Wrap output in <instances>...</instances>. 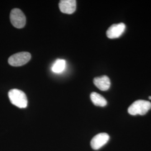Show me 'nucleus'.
<instances>
[{"label": "nucleus", "mask_w": 151, "mask_h": 151, "mask_svg": "<svg viewBox=\"0 0 151 151\" xmlns=\"http://www.w3.org/2000/svg\"><path fill=\"white\" fill-rule=\"evenodd\" d=\"M8 95L10 102L14 105L21 109L27 107V97L22 90L16 88L12 89L9 91Z\"/></svg>", "instance_id": "obj_1"}, {"label": "nucleus", "mask_w": 151, "mask_h": 151, "mask_svg": "<svg viewBox=\"0 0 151 151\" xmlns=\"http://www.w3.org/2000/svg\"><path fill=\"white\" fill-rule=\"evenodd\" d=\"M151 109V103L150 101L138 100L134 101L130 106L128 111L132 115H144Z\"/></svg>", "instance_id": "obj_2"}, {"label": "nucleus", "mask_w": 151, "mask_h": 151, "mask_svg": "<svg viewBox=\"0 0 151 151\" xmlns=\"http://www.w3.org/2000/svg\"><path fill=\"white\" fill-rule=\"evenodd\" d=\"M31 59V54L28 52H22L13 54L10 57L8 62L12 66L20 67L27 64Z\"/></svg>", "instance_id": "obj_3"}, {"label": "nucleus", "mask_w": 151, "mask_h": 151, "mask_svg": "<svg viewBox=\"0 0 151 151\" xmlns=\"http://www.w3.org/2000/svg\"><path fill=\"white\" fill-rule=\"evenodd\" d=\"M10 18L12 25L17 29L23 28L26 24V17L19 9H14L11 10Z\"/></svg>", "instance_id": "obj_4"}, {"label": "nucleus", "mask_w": 151, "mask_h": 151, "mask_svg": "<svg viewBox=\"0 0 151 151\" xmlns=\"http://www.w3.org/2000/svg\"><path fill=\"white\" fill-rule=\"evenodd\" d=\"M125 27V25L122 22L113 24L106 31V36L109 39L119 38L123 34Z\"/></svg>", "instance_id": "obj_5"}, {"label": "nucleus", "mask_w": 151, "mask_h": 151, "mask_svg": "<svg viewBox=\"0 0 151 151\" xmlns=\"http://www.w3.org/2000/svg\"><path fill=\"white\" fill-rule=\"evenodd\" d=\"M110 137L106 133H101L95 135L91 141V146L94 150H97L107 143Z\"/></svg>", "instance_id": "obj_6"}, {"label": "nucleus", "mask_w": 151, "mask_h": 151, "mask_svg": "<svg viewBox=\"0 0 151 151\" xmlns=\"http://www.w3.org/2000/svg\"><path fill=\"white\" fill-rule=\"evenodd\" d=\"M60 10L67 14H72L76 9V1L75 0H62L60 2Z\"/></svg>", "instance_id": "obj_7"}, {"label": "nucleus", "mask_w": 151, "mask_h": 151, "mask_svg": "<svg viewBox=\"0 0 151 151\" xmlns=\"http://www.w3.org/2000/svg\"><path fill=\"white\" fill-rule=\"evenodd\" d=\"M93 83L99 90L103 91L108 90L111 85L110 78L107 76L95 77L93 80Z\"/></svg>", "instance_id": "obj_8"}, {"label": "nucleus", "mask_w": 151, "mask_h": 151, "mask_svg": "<svg viewBox=\"0 0 151 151\" xmlns=\"http://www.w3.org/2000/svg\"><path fill=\"white\" fill-rule=\"evenodd\" d=\"M90 98L92 103L97 106L104 107L107 105L106 100L97 92H93L90 95Z\"/></svg>", "instance_id": "obj_9"}, {"label": "nucleus", "mask_w": 151, "mask_h": 151, "mask_svg": "<svg viewBox=\"0 0 151 151\" xmlns=\"http://www.w3.org/2000/svg\"><path fill=\"white\" fill-rule=\"evenodd\" d=\"M66 62L64 60H57L52 67V70L56 73H60L65 70Z\"/></svg>", "instance_id": "obj_10"}, {"label": "nucleus", "mask_w": 151, "mask_h": 151, "mask_svg": "<svg viewBox=\"0 0 151 151\" xmlns=\"http://www.w3.org/2000/svg\"><path fill=\"white\" fill-rule=\"evenodd\" d=\"M149 99H150V100H151V96H150V97H149Z\"/></svg>", "instance_id": "obj_11"}]
</instances>
